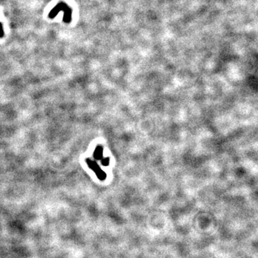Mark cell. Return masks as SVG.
Listing matches in <instances>:
<instances>
[{
	"mask_svg": "<svg viewBox=\"0 0 258 258\" xmlns=\"http://www.w3.org/2000/svg\"><path fill=\"white\" fill-rule=\"evenodd\" d=\"M3 35H4V30H3L2 25L0 22V37H2Z\"/></svg>",
	"mask_w": 258,
	"mask_h": 258,
	"instance_id": "obj_2",
	"label": "cell"
},
{
	"mask_svg": "<svg viewBox=\"0 0 258 258\" xmlns=\"http://www.w3.org/2000/svg\"><path fill=\"white\" fill-rule=\"evenodd\" d=\"M68 5H67L64 2H60L59 4H58L56 6L53 8L49 13V17L50 19H53L55 17L57 16V14L60 12H64V10L68 7Z\"/></svg>",
	"mask_w": 258,
	"mask_h": 258,
	"instance_id": "obj_1",
	"label": "cell"
}]
</instances>
